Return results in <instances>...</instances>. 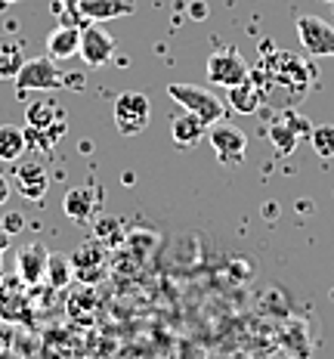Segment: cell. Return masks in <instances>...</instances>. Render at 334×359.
I'll return each instance as SVG.
<instances>
[{
	"mask_svg": "<svg viewBox=\"0 0 334 359\" xmlns=\"http://www.w3.org/2000/svg\"><path fill=\"white\" fill-rule=\"evenodd\" d=\"M309 143H313L319 158H334V124H319L309 133Z\"/></svg>",
	"mask_w": 334,
	"mask_h": 359,
	"instance_id": "obj_20",
	"label": "cell"
},
{
	"mask_svg": "<svg viewBox=\"0 0 334 359\" xmlns=\"http://www.w3.org/2000/svg\"><path fill=\"white\" fill-rule=\"evenodd\" d=\"M297 37L309 56H334V25L319 16L297 19Z\"/></svg>",
	"mask_w": 334,
	"mask_h": 359,
	"instance_id": "obj_9",
	"label": "cell"
},
{
	"mask_svg": "<svg viewBox=\"0 0 334 359\" xmlns=\"http://www.w3.org/2000/svg\"><path fill=\"white\" fill-rule=\"evenodd\" d=\"M13 186H16V192L22 198L41 201V198H47V192H50V174L41 161L19 158L16 170H13Z\"/></svg>",
	"mask_w": 334,
	"mask_h": 359,
	"instance_id": "obj_7",
	"label": "cell"
},
{
	"mask_svg": "<svg viewBox=\"0 0 334 359\" xmlns=\"http://www.w3.org/2000/svg\"><path fill=\"white\" fill-rule=\"evenodd\" d=\"M10 242H13V236H10V233H6V229H4V226H0V254H4L6 248H10Z\"/></svg>",
	"mask_w": 334,
	"mask_h": 359,
	"instance_id": "obj_25",
	"label": "cell"
},
{
	"mask_svg": "<svg viewBox=\"0 0 334 359\" xmlns=\"http://www.w3.org/2000/svg\"><path fill=\"white\" fill-rule=\"evenodd\" d=\"M71 257L69 254H50L47 257V279L53 288H65L71 282Z\"/></svg>",
	"mask_w": 334,
	"mask_h": 359,
	"instance_id": "obj_19",
	"label": "cell"
},
{
	"mask_svg": "<svg viewBox=\"0 0 334 359\" xmlns=\"http://www.w3.org/2000/svg\"><path fill=\"white\" fill-rule=\"evenodd\" d=\"M71 273L74 279L81 282H96L102 276V269H106V260H109V251L102 242H96V238H90V242H81L78 248H74L71 254Z\"/></svg>",
	"mask_w": 334,
	"mask_h": 359,
	"instance_id": "obj_10",
	"label": "cell"
},
{
	"mask_svg": "<svg viewBox=\"0 0 334 359\" xmlns=\"http://www.w3.org/2000/svg\"><path fill=\"white\" fill-rule=\"evenodd\" d=\"M28 149V137L25 130L16 124H0V161L16 164Z\"/></svg>",
	"mask_w": 334,
	"mask_h": 359,
	"instance_id": "obj_16",
	"label": "cell"
},
{
	"mask_svg": "<svg viewBox=\"0 0 334 359\" xmlns=\"http://www.w3.org/2000/svg\"><path fill=\"white\" fill-rule=\"evenodd\" d=\"M16 84L19 90H56L65 87V74L53 56H37V59H25L22 72L16 74Z\"/></svg>",
	"mask_w": 334,
	"mask_h": 359,
	"instance_id": "obj_5",
	"label": "cell"
},
{
	"mask_svg": "<svg viewBox=\"0 0 334 359\" xmlns=\"http://www.w3.org/2000/svg\"><path fill=\"white\" fill-rule=\"evenodd\" d=\"M270 140H272V146L279 149V155H291L294 152V146H297V133L288 127L285 121H279V124H272V130H270Z\"/></svg>",
	"mask_w": 334,
	"mask_h": 359,
	"instance_id": "obj_21",
	"label": "cell"
},
{
	"mask_svg": "<svg viewBox=\"0 0 334 359\" xmlns=\"http://www.w3.org/2000/svg\"><path fill=\"white\" fill-rule=\"evenodd\" d=\"M0 269H4V264H0Z\"/></svg>",
	"mask_w": 334,
	"mask_h": 359,
	"instance_id": "obj_29",
	"label": "cell"
},
{
	"mask_svg": "<svg viewBox=\"0 0 334 359\" xmlns=\"http://www.w3.org/2000/svg\"><path fill=\"white\" fill-rule=\"evenodd\" d=\"M25 65L22 43L13 37H0V81H16V74Z\"/></svg>",
	"mask_w": 334,
	"mask_h": 359,
	"instance_id": "obj_17",
	"label": "cell"
},
{
	"mask_svg": "<svg viewBox=\"0 0 334 359\" xmlns=\"http://www.w3.org/2000/svg\"><path fill=\"white\" fill-rule=\"evenodd\" d=\"M207 133V124L202 121L198 115H192V111H180V115H174V121H170V137H174L176 146L189 149V146H198L204 140Z\"/></svg>",
	"mask_w": 334,
	"mask_h": 359,
	"instance_id": "obj_12",
	"label": "cell"
},
{
	"mask_svg": "<svg viewBox=\"0 0 334 359\" xmlns=\"http://www.w3.org/2000/svg\"><path fill=\"white\" fill-rule=\"evenodd\" d=\"M0 4H19V0H0Z\"/></svg>",
	"mask_w": 334,
	"mask_h": 359,
	"instance_id": "obj_27",
	"label": "cell"
},
{
	"mask_svg": "<svg viewBox=\"0 0 334 359\" xmlns=\"http://www.w3.org/2000/svg\"><path fill=\"white\" fill-rule=\"evenodd\" d=\"M25 118H28V127H34V130H53V127L65 124V115L56 102H32Z\"/></svg>",
	"mask_w": 334,
	"mask_h": 359,
	"instance_id": "obj_18",
	"label": "cell"
},
{
	"mask_svg": "<svg viewBox=\"0 0 334 359\" xmlns=\"http://www.w3.org/2000/svg\"><path fill=\"white\" fill-rule=\"evenodd\" d=\"M111 115H115V127L121 137H137V133H143L148 121H152V102H148V96L139 93V90H127V93H121L115 100Z\"/></svg>",
	"mask_w": 334,
	"mask_h": 359,
	"instance_id": "obj_1",
	"label": "cell"
},
{
	"mask_svg": "<svg viewBox=\"0 0 334 359\" xmlns=\"http://www.w3.org/2000/svg\"><path fill=\"white\" fill-rule=\"evenodd\" d=\"M78 4H81V13L87 16V22L121 19L137 10V0H78Z\"/></svg>",
	"mask_w": 334,
	"mask_h": 359,
	"instance_id": "obj_13",
	"label": "cell"
},
{
	"mask_svg": "<svg viewBox=\"0 0 334 359\" xmlns=\"http://www.w3.org/2000/svg\"><path fill=\"white\" fill-rule=\"evenodd\" d=\"M47 248H43L41 242H32L25 245V248L19 251L16 257V269H19V279L28 282V285H37V282L47 276Z\"/></svg>",
	"mask_w": 334,
	"mask_h": 359,
	"instance_id": "obj_11",
	"label": "cell"
},
{
	"mask_svg": "<svg viewBox=\"0 0 334 359\" xmlns=\"http://www.w3.org/2000/svg\"><path fill=\"white\" fill-rule=\"evenodd\" d=\"M167 96L174 102H180V109L192 111V115H198L207 127L223 121V111H226V106H223V102L211 93V90L195 87V84H167Z\"/></svg>",
	"mask_w": 334,
	"mask_h": 359,
	"instance_id": "obj_2",
	"label": "cell"
},
{
	"mask_svg": "<svg viewBox=\"0 0 334 359\" xmlns=\"http://www.w3.org/2000/svg\"><path fill=\"white\" fill-rule=\"evenodd\" d=\"M78 56L84 59L90 69H102V65L111 62V56H115V37L102 28V22H87V25L81 28Z\"/></svg>",
	"mask_w": 334,
	"mask_h": 359,
	"instance_id": "obj_6",
	"label": "cell"
},
{
	"mask_svg": "<svg viewBox=\"0 0 334 359\" xmlns=\"http://www.w3.org/2000/svg\"><path fill=\"white\" fill-rule=\"evenodd\" d=\"M192 16H198V19L207 16V6L204 4H192Z\"/></svg>",
	"mask_w": 334,
	"mask_h": 359,
	"instance_id": "obj_26",
	"label": "cell"
},
{
	"mask_svg": "<svg viewBox=\"0 0 334 359\" xmlns=\"http://www.w3.org/2000/svg\"><path fill=\"white\" fill-rule=\"evenodd\" d=\"M251 78V69L248 62L242 59V53L235 47H226V50H217L207 59V81L217 87H239Z\"/></svg>",
	"mask_w": 334,
	"mask_h": 359,
	"instance_id": "obj_4",
	"label": "cell"
},
{
	"mask_svg": "<svg viewBox=\"0 0 334 359\" xmlns=\"http://www.w3.org/2000/svg\"><path fill=\"white\" fill-rule=\"evenodd\" d=\"M328 4H334V0H328Z\"/></svg>",
	"mask_w": 334,
	"mask_h": 359,
	"instance_id": "obj_30",
	"label": "cell"
},
{
	"mask_svg": "<svg viewBox=\"0 0 334 359\" xmlns=\"http://www.w3.org/2000/svg\"><path fill=\"white\" fill-rule=\"evenodd\" d=\"M115 229H121V223L115 220V217H99V220H96V226H93V238L96 242H102V245H115L118 242V233Z\"/></svg>",
	"mask_w": 334,
	"mask_h": 359,
	"instance_id": "obj_22",
	"label": "cell"
},
{
	"mask_svg": "<svg viewBox=\"0 0 334 359\" xmlns=\"http://www.w3.org/2000/svg\"><path fill=\"white\" fill-rule=\"evenodd\" d=\"M0 226H4L10 236H16V233H22V226H25V217L16 214V211H6V214H4V223H0Z\"/></svg>",
	"mask_w": 334,
	"mask_h": 359,
	"instance_id": "obj_23",
	"label": "cell"
},
{
	"mask_svg": "<svg viewBox=\"0 0 334 359\" xmlns=\"http://www.w3.org/2000/svg\"><path fill=\"white\" fill-rule=\"evenodd\" d=\"M78 50H81V28L59 25L56 32L47 37V56H53L56 62L59 59H71Z\"/></svg>",
	"mask_w": 334,
	"mask_h": 359,
	"instance_id": "obj_14",
	"label": "cell"
},
{
	"mask_svg": "<svg viewBox=\"0 0 334 359\" xmlns=\"http://www.w3.org/2000/svg\"><path fill=\"white\" fill-rule=\"evenodd\" d=\"M102 205H106V189L99 183H93V180L90 183L71 186L62 198V211L74 223H93L102 214Z\"/></svg>",
	"mask_w": 334,
	"mask_h": 359,
	"instance_id": "obj_3",
	"label": "cell"
},
{
	"mask_svg": "<svg viewBox=\"0 0 334 359\" xmlns=\"http://www.w3.org/2000/svg\"><path fill=\"white\" fill-rule=\"evenodd\" d=\"M260 102H263V87L254 78H248L239 87H229V106L235 111H242V115H254L260 109Z\"/></svg>",
	"mask_w": 334,
	"mask_h": 359,
	"instance_id": "obj_15",
	"label": "cell"
},
{
	"mask_svg": "<svg viewBox=\"0 0 334 359\" xmlns=\"http://www.w3.org/2000/svg\"><path fill=\"white\" fill-rule=\"evenodd\" d=\"M59 4H71V0H59Z\"/></svg>",
	"mask_w": 334,
	"mask_h": 359,
	"instance_id": "obj_28",
	"label": "cell"
},
{
	"mask_svg": "<svg viewBox=\"0 0 334 359\" xmlns=\"http://www.w3.org/2000/svg\"><path fill=\"white\" fill-rule=\"evenodd\" d=\"M10 196H13V183H10V177L6 174H0V208L10 201Z\"/></svg>",
	"mask_w": 334,
	"mask_h": 359,
	"instance_id": "obj_24",
	"label": "cell"
},
{
	"mask_svg": "<svg viewBox=\"0 0 334 359\" xmlns=\"http://www.w3.org/2000/svg\"><path fill=\"white\" fill-rule=\"evenodd\" d=\"M207 140H211L214 152L223 164H239L244 158V149H248V137H244L242 127L235 124H211L207 127Z\"/></svg>",
	"mask_w": 334,
	"mask_h": 359,
	"instance_id": "obj_8",
	"label": "cell"
}]
</instances>
